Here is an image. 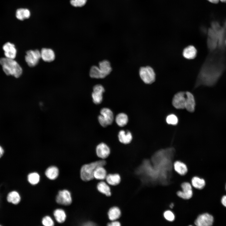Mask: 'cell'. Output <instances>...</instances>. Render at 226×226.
<instances>
[{"mask_svg":"<svg viewBox=\"0 0 226 226\" xmlns=\"http://www.w3.org/2000/svg\"><path fill=\"white\" fill-rule=\"evenodd\" d=\"M173 168L176 172L182 176L185 175L188 170L186 164L180 160H176L173 163Z\"/></svg>","mask_w":226,"mask_h":226,"instance_id":"2e32d148","label":"cell"},{"mask_svg":"<svg viewBox=\"0 0 226 226\" xmlns=\"http://www.w3.org/2000/svg\"><path fill=\"white\" fill-rule=\"evenodd\" d=\"M87 0H71V4L75 7H82L84 5Z\"/></svg>","mask_w":226,"mask_h":226,"instance_id":"d6a6232c","label":"cell"},{"mask_svg":"<svg viewBox=\"0 0 226 226\" xmlns=\"http://www.w3.org/2000/svg\"><path fill=\"white\" fill-rule=\"evenodd\" d=\"M41 58L46 62L53 61L55 59V55L53 51L49 48H43L40 51Z\"/></svg>","mask_w":226,"mask_h":226,"instance_id":"e0dca14e","label":"cell"},{"mask_svg":"<svg viewBox=\"0 0 226 226\" xmlns=\"http://www.w3.org/2000/svg\"><path fill=\"white\" fill-rule=\"evenodd\" d=\"M106 163L105 160H102L83 165L80 170L81 179L86 181L92 180L94 178V173L96 169L99 166L105 165Z\"/></svg>","mask_w":226,"mask_h":226,"instance_id":"7a4b0ae2","label":"cell"},{"mask_svg":"<svg viewBox=\"0 0 226 226\" xmlns=\"http://www.w3.org/2000/svg\"><path fill=\"white\" fill-rule=\"evenodd\" d=\"M98 191L100 193L109 196L111 195L110 189L109 186L104 181L98 183L97 186Z\"/></svg>","mask_w":226,"mask_h":226,"instance_id":"603a6c76","label":"cell"},{"mask_svg":"<svg viewBox=\"0 0 226 226\" xmlns=\"http://www.w3.org/2000/svg\"><path fill=\"white\" fill-rule=\"evenodd\" d=\"M163 216L166 220L170 222L173 221L175 218V216L174 213L170 210L165 211L163 213Z\"/></svg>","mask_w":226,"mask_h":226,"instance_id":"f546056e","label":"cell"},{"mask_svg":"<svg viewBox=\"0 0 226 226\" xmlns=\"http://www.w3.org/2000/svg\"><path fill=\"white\" fill-rule=\"evenodd\" d=\"M107 225L110 226H120L121 225V224L119 222L114 220L108 223Z\"/></svg>","mask_w":226,"mask_h":226,"instance_id":"836d02e7","label":"cell"},{"mask_svg":"<svg viewBox=\"0 0 226 226\" xmlns=\"http://www.w3.org/2000/svg\"><path fill=\"white\" fill-rule=\"evenodd\" d=\"M41 58L40 51L38 50L27 51L25 56V61L30 67L36 65Z\"/></svg>","mask_w":226,"mask_h":226,"instance_id":"8992f818","label":"cell"},{"mask_svg":"<svg viewBox=\"0 0 226 226\" xmlns=\"http://www.w3.org/2000/svg\"><path fill=\"white\" fill-rule=\"evenodd\" d=\"M4 153V151L3 147L0 145V158L3 155Z\"/></svg>","mask_w":226,"mask_h":226,"instance_id":"8d00e7d4","label":"cell"},{"mask_svg":"<svg viewBox=\"0 0 226 226\" xmlns=\"http://www.w3.org/2000/svg\"><path fill=\"white\" fill-rule=\"evenodd\" d=\"M3 49L5 57L13 59L16 57L17 50L13 44L7 42L3 45Z\"/></svg>","mask_w":226,"mask_h":226,"instance_id":"8fae6325","label":"cell"},{"mask_svg":"<svg viewBox=\"0 0 226 226\" xmlns=\"http://www.w3.org/2000/svg\"><path fill=\"white\" fill-rule=\"evenodd\" d=\"M107 182L109 184L112 186H116L120 182L121 178L118 174H109L106 177Z\"/></svg>","mask_w":226,"mask_h":226,"instance_id":"44dd1931","label":"cell"},{"mask_svg":"<svg viewBox=\"0 0 226 226\" xmlns=\"http://www.w3.org/2000/svg\"><path fill=\"white\" fill-rule=\"evenodd\" d=\"M28 181L32 185H35L37 184L39 181L40 176L38 173L36 172H33L30 173L28 176Z\"/></svg>","mask_w":226,"mask_h":226,"instance_id":"f1b7e54d","label":"cell"},{"mask_svg":"<svg viewBox=\"0 0 226 226\" xmlns=\"http://www.w3.org/2000/svg\"><path fill=\"white\" fill-rule=\"evenodd\" d=\"M118 137L120 142L124 144L130 143L132 139V135L130 132H126L123 130H121L119 132Z\"/></svg>","mask_w":226,"mask_h":226,"instance_id":"ac0fdd59","label":"cell"},{"mask_svg":"<svg viewBox=\"0 0 226 226\" xmlns=\"http://www.w3.org/2000/svg\"><path fill=\"white\" fill-rule=\"evenodd\" d=\"M0 64L3 71L7 75L18 78L22 75L23 70L18 63L14 59L6 57L0 58Z\"/></svg>","mask_w":226,"mask_h":226,"instance_id":"6da1fadb","label":"cell"},{"mask_svg":"<svg viewBox=\"0 0 226 226\" xmlns=\"http://www.w3.org/2000/svg\"><path fill=\"white\" fill-rule=\"evenodd\" d=\"M54 216L56 221L58 223H62L65 220L66 215L65 211L61 209L55 210L53 213Z\"/></svg>","mask_w":226,"mask_h":226,"instance_id":"83f0119b","label":"cell"},{"mask_svg":"<svg viewBox=\"0 0 226 226\" xmlns=\"http://www.w3.org/2000/svg\"><path fill=\"white\" fill-rule=\"evenodd\" d=\"M59 174V170L57 167L55 166H50L46 170L45 175L49 179L53 180L56 179Z\"/></svg>","mask_w":226,"mask_h":226,"instance_id":"ffe728a7","label":"cell"},{"mask_svg":"<svg viewBox=\"0 0 226 226\" xmlns=\"http://www.w3.org/2000/svg\"><path fill=\"white\" fill-rule=\"evenodd\" d=\"M108 215L110 220L112 221L116 220L120 217L121 215V211L118 207H112L109 210Z\"/></svg>","mask_w":226,"mask_h":226,"instance_id":"7402d4cb","label":"cell"},{"mask_svg":"<svg viewBox=\"0 0 226 226\" xmlns=\"http://www.w3.org/2000/svg\"></svg>","mask_w":226,"mask_h":226,"instance_id":"ab89813d","label":"cell"},{"mask_svg":"<svg viewBox=\"0 0 226 226\" xmlns=\"http://www.w3.org/2000/svg\"><path fill=\"white\" fill-rule=\"evenodd\" d=\"M197 50L193 45H190L185 47L183 50L182 54L183 57L188 60L195 58L197 55Z\"/></svg>","mask_w":226,"mask_h":226,"instance_id":"9a60e30c","label":"cell"},{"mask_svg":"<svg viewBox=\"0 0 226 226\" xmlns=\"http://www.w3.org/2000/svg\"><path fill=\"white\" fill-rule=\"evenodd\" d=\"M181 190L176 192L177 195L180 198L184 200H188L193 196V187L191 183L188 182H184L180 185Z\"/></svg>","mask_w":226,"mask_h":226,"instance_id":"5b68a950","label":"cell"},{"mask_svg":"<svg viewBox=\"0 0 226 226\" xmlns=\"http://www.w3.org/2000/svg\"><path fill=\"white\" fill-rule=\"evenodd\" d=\"M96 151L97 156L102 159L107 158L110 153V148L104 143H101L97 146Z\"/></svg>","mask_w":226,"mask_h":226,"instance_id":"4fadbf2b","label":"cell"},{"mask_svg":"<svg viewBox=\"0 0 226 226\" xmlns=\"http://www.w3.org/2000/svg\"><path fill=\"white\" fill-rule=\"evenodd\" d=\"M186 100L185 109L189 112H193L195 109L196 105L194 97L191 92L186 91Z\"/></svg>","mask_w":226,"mask_h":226,"instance_id":"5bb4252c","label":"cell"},{"mask_svg":"<svg viewBox=\"0 0 226 226\" xmlns=\"http://www.w3.org/2000/svg\"><path fill=\"white\" fill-rule=\"evenodd\" d=\"M30 15V12L27 8H19L17 10L16 13V18L18 19L21 20L29 18Z\"/></svg>","mask_w":226,"mask_h":226,"instance_id":"d4e9b609","label":"cell"},{"mask_svg":"<svg viewBox=\"0 0 226 226\" xmlns=\"http://www.w3.org/2000/svg\"><path fill=\"white\" fill-rule=\"evenodd\" d=\"M213 221L212 215L207 213H204L197 216L194 224L196 226H210L213 225Z\"/></svg>","mask_w":226,"mask_h":226,"instance_id":"52a82bcc","label":"cell"},{"mask_svg":"<svg viewBox=\"0 0 226 226\" xmlns=\"http://www.w3.org/2000/svg\"><path fill=\"white\" fill-rule=\"evenodd\" d=\"M98 71L100 78H103L109 75L112 71L110 62L107 60H104L100 62L99 64Z\"/></svg>","mask_w":226,"mask_h":226,"instance_id":"7c38bea8","label":"cell"},{"mask_svg":"<svg viewBox=\"0 0 226 226\" xmlns=\"http://www.w3.org/2000/svg\"><path fill=\"white\" fill-rule=\"evenodd\" d=\"M42 223L43 225L45 226H52L54 225L53 220L50 216H47L43 218Z\"/></svg>","mask_w":226,"mask_h":226,"instance_id":"1f68e13d","label":"cell"},{"mask_svg":"<svg viewBox=\"0 0 226 226\" xmlns=\"http://www.w3.org/2000/svg\"><path fill=\"white\" fill-rule=\"evenodd\" d=\"M221 202L222 204L226 207V195L223 196L222 198Z\"/></svg>","mask_w":226,"mask_h":226,"instance_id":"e575fe53","label":"cell"},{"mask_svg":"<svg viewBox=\"0 0 226 226\" xmlns=\"http://www.w3.org/2000/svg\"><path fill=\"white\" fill-rule=\"evenodd\" d=\"M186 100V92L179 91L174 95L172 100V104L176 109H184L185 108Z\"/></svg>","mask_w":226,"mask_h":226,"instance_id":"ba28073f","label":"cell"},{"mask_svg":"<svg viewBox=\"0 0 226 226\" xmlns=\"http://www.w3.org/2000/svg\"><path fill=\"white\" fill-rule=\"evenodd\" d=\"M178 121L177 117L173 114L168 115L166 118V121L169 124L175 125L178 123Z\"/></svg>","mask_w":226,"mask_h":226,"instance_id":"4dcf8cb0","label":"cell"},{"mask_svg":"<svg viewBox=\"0 0 226 226\" xmlns=\"http://www.w3.org/2000/svg\"><path fill=\"white\" fill-rule=\"evenodd\" d=\"M209 2L213 3L216 4L218 3L220 0H207Z\"/></svg>","mask_w":226,"mask_h":226,"instance_id":"74e56055","label":"cell"},{"mask_svg":"<svg viewBox=\"0 0 226 226\" xmlns=\"http://www.w3.org/2000/svg\"><path fill=\"white\" fill-rule=\"evenodd\" d=\"M95 225V223L92 222H87L84 223V226H94Z\"/></svg>","mask_w":226,"mask_h":226,"instance_id":"d590c367","label":"cell"},{"mask_svg":"<svg viewBox=\"0 0 226 226\" xmlns=\"http://www.w3.org/2000/svg\"><path fill=\"white\" fill-rule=\"evenodd\" d=\"M128 118L127 116L124 113H120L118 114L116 118V121L120 126L123 127L126 125L128 122Z\"/></svg>","mask_w":226,"mask_h":226,"instance_id":"4316f807","label":"cell"},{"mask_svg":"<svg viewBox=\"0 0 226 226\" xmlns=\"http://www.w3.org/2000/svg\"></svg>","mask_w":226,"mask_h":226,"instance_id":"60d3db41","label":"cell"},{"mask_svg":"<svg viewBox=\"0 0 226 226\" xmlns=\"http://www.w3.org/2000/svg\"><path fill=\"white\" fill-rule=\"evenodd\" d=\"M56 201L58 204L68 205L72 202V198L70 192L66 190L60 191L56 197Z\"/></svg>","mask_w":226,"mask_h":226,"instance_id":"9c48e42d","label":"cell"},{"mask_svg":"<svg viewBox=\"0 0 226 226\" xmlns=\"http://www.w3.org/2000/svg\"><path fill=\"white\" fill-rule=\"evenodd\" d=\"M105 90L103 87L100 84H97L94 87L92 97L94 104H99L101 103L103 100V94Z\"/></svg>","mask_w":226,"mask_h":226,"instance_id":"30bf717a","label":"cell"},{"mask_svg":"<svg viewBox=\"0 0 226 226\" xmlns=\"http://www.w3.org/2000/svg\"><path fill=\"white\" fill-rule=\"evenodd\" d=\"M100 115L98 117L99 122L103 127H106L111 125L114 120L113 114L109 109L103 108L100 111Z\"/></svg>","mask_w":226,"mask_h":226,"instance_id":"277c9868","label":"cell"},{"mask_svg":"<svg viewBox=\"0 0 226 226\" xmlns=\"http://www.w3.org/2000/svg\"><path fill=\"white\" fill-rule=\"evenodd\" d=\"M191 183L193 188L199 190L203 189L206 185L204 179L196 176L192 178Z\"/></svg>","mask_w":226,"mask_h":226,"instance_id":"d6986e66","label":"cell"},{"mask_svg":"<svg viewBox=\"0 0 226 226\" xmlns=\"http://www.w3.org/2000/svg\"><path fill=\"white\" fill-rule=\"evenodd\" d=\"M107 176V172L103 166L98 167L94 173V178L99 180H103L105 179Z\"/></svg>","mask_w":226,"mask_h":226,"instance_id":"cb8c5ba5","label":"cell"},{"mask_svg":"<svg viewBox=\"0 0 226 226\" xmlns=\"http://www.w3.org/2000/svg\"><path fill=\"white\" fill-rule=\"evenodd\" d=\"M140 77L146 84H151L156 80V74L153 69L150 66L142 67L139 70Z\"/></svg>","mask_w":226,"mask_h":226,"instance_id":"3957f363","label":"cell"},{"mask_svg":"<svg viewBox=\"0 0 226 226\" xmlns=\"http://www.w3.org/2000/svg\"><path fill=\"white\" fill-rule=\"evenodd\" d=\"M20 196L16 191H12L8 193L7 197L8 202L14 204L19 203L20 201Z\"/></svg>","mask_w":226,"mask_h":226,"instance_id":"484cf974","label":"cell"},{"mask_svg":"<svg viewBox=\"0 0 226 226\" xmlns=\"http://www.w3.org/2000/svg\"><path fill=\"white\" fill-rule=\"evenodd\" d=\"M221 2L223 3H226V0H220Z\"/></svg>","mask_w":226,"mask_h":226,"instance_id":"f35d334b","label":"cell"}]
</instances>
